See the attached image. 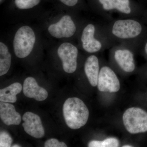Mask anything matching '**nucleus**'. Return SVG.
Returning a JSON list of instances; mask_svg holds the SVG:
<instances>
[{
	"instance_id": "obj_1",
	"label": "nucleus",
	"mask_w": 147,
	"mask_h": 147,
	"mask_svg": "<svg viewBox=\"0 0 147 147\" xmlns=\"http://www.w3.org/2000/svg\"><path fill=\"white\" fill-rule=\"evenodd\" d=\"M102 24L113 46L123 44L137 50L140 47L144 28L137 18H116L110 21H104Z\"/></svg>"
},
{
	"instance_id": "obj_2",
	"label": "nucleus",
	"mask_w": 147,
	"mask_h": 147,
	"mask_svg": "<svg viewBox=\"0 0 147 147\" xmlns=\"http://www.w3.org/2000/svg\"><path fill=\"white\" fill-rule=\"evenodd\" d=\"M79 39L82 49L89 54L99 53L113 46L101 22L86 23L82 27Z\"/></svg>"
},
{
	"instance_id": "obj_3",
	"label": "nucleus",
	"mask_w": 147,
	"mask_h": 147,
	"mask_svg": "<svg viewBox=\"0 0 147 147\" xmlns=\"http://www.w3.org/2000/svg\"><path fill=\"white\" fill-rule=\"evenodd\" d=\"M99 6L95 9L96 14L104 21L115 19L113 15L119 18H137L141 13L131 5L130 0H98Z\"/></svg>"
},
{
	"instance_id": "obj_4",
	"label": "nucleus",
	"mask_w": 147,
	"mask_h": 147,
	"mask_svg": "<svg viewBox=\"0 0 147 147\" xmlns=\"http://www.w3.org/2000/svg\"><path fill=\"white\" fill-rule=\"evenodd\" d=\"M63 115L67 126L71 129H79L86 124L89 111L81 99L69 98L64 103Z\"/></svg>"
},
{
	"instance_id": "obj_5",
	"label": "nucleus",
	"mask_w": 147,
	"mask_h": 147,
	"mask_svg": "<svg viewBox=\"0 0 147 147\" xmlns=\"http://www.w3.org/2000/svg\"><path fill=\"white\" fill-rule=\"evenodd\" d=\"M35 34L32 28L22 26L17 30L13 40L14 53L17 57L24 59L31 53L36 42Z\"/></svg>"
},
{
	"instance_id": "obj_6",
	"label": "nucleus",
	"mask_w": 147,
	"mask_h": 147,
	"mask_svg": "<svg viewBox=\"0 0 147 147\" xmlns=\"http://www.w3.org/2000/svg\"><path fill=\"white\" fill-rule=\"evenodd\" d=\"M123 121L126 130L131 134L147 131V113L141 108L127 109L124 113Z\"/></svg>"
},
{
	"instance_id": "obj_7",
	"label": "nucleus",
	"mask_w": 147,
	"mask_h": 147,
	"mask_svg": "<svg viewBox=\"0 0 147 147\" xmlns=\"http://www.w3.org/2000/svg\"><path fill=\"white\" fill-rule=\"evenodd\" d=\"M137 49L123 44L114 45L110 53L117 65L124 72L131 73L136 68L134 60V52Z\"/></svg>"
},
{
	"instance_id": "obj_8",
	"label": "nucleus",
	"mask_w": 147,
	"mask_h": 147,
	"mask_svg": "<svg viewBox=\"0 0 147 147\" xmlns=\"http://www.w3.org/2000/svg\"><path fill=\"white\" fill-rule=\"evenodd\" d=\"M78 26L70 15L63 16L57 23L50 24L48 32L51 36L57 38H69L76 35Z\"/></svg>"
},
{
	"instance_id": "obj_9",
	"label": "nucleus",
	"mask_w": 147,
	"mask_h": 147,
	"mask_svg": "<svg viewBox=\"0 0 147 147\" xmlns=\"http://www.w3.org/2000/svg\"><path fill=\"white\" fill-rule=\"evenodd\" d=\"M57 54L64 71L68 74L74 73L77 68L78 47L71 42H64L58 47Z\"/></svg>"
},
{
	"instance_id": "obj_10",
	"label": "nucleus",
	"mask_w": 147,
	"mask_h": 147,
	"mask_svg": "<svg viewBox=\"0 0 147 147\" xmlns=\"http://www.w3.org/2000/svg\"><path fill=\"white\" fill-rule=\"evenodd\" d=\"M98 88L100 92H116L120 88V84L115 72L110 67L102 66L100 67L97 83Z\"/></svg>"
},
{
	"instance_id": "obj_11",
	"label": "nucleus",
	"mask_w": 147,
	"mask_h": 147,
	"mask_svg": "<svg viewBox=\"0 0 147 147\" xmlns=\"http://www.w3.org/2000/svg\"><path fill=\"white\" fill-rule=\"evenodd\" d=\"M22 124L24 130L30 136L36 139H40L45 135V130L39 116L32 113L26 112L22 117Z\"/></svg>"
},
{
	"instance_id": "obj_12",
	"label": "nucleus",
	"mask_w": 147,
	"mask_h": 147,
	"mask_svg": "<svg viewBox=\"0 0 147 147\" xmlns=\"http://www.w3.org/2000/svg\"><path fill=\"white\" fill-rule=\"evenodd\" d=\"M23 92L26 97L34 98L37 101H43L48 96L47 90L39 86L35 79L32 77H28L24 81Z\"/></svg>"
},
{
	"instance_id": "obj_13",
	"label": "nucleus",
	"mask_w": 147,
	"mask_h": 147,
	"mask_svg": "<svg viewBox=\"0 0 147 147\" xmlns=\"http://www.w3.org/2000/svg\"><path fill=\"white\" fill-rule=\"evenodd\" d=\"M0 117L7 125H18L21 121V115L16 112L14 105L8 102H0Z\"/></svg>"
},
{
	"instance_id": "obj_14",
	"label": "nucleus",
	"mask_w": 147,
	"mask_h": 147,
	"mask_svg": "<svg viewBox=\"0 0 147 147\" xmlns=\"http://www.w3.org/2000/svg\"><path fill=\"white\" fill-rule=\"evenodd\" d=\"M100 69V63L97 56L94 55L89 56L84 63V70L92 86L96 87L97 86Z\"/></svg>"
},
{
	"instance_id": "obj_15",
	"label": "nucleus",
	"mask_w": 147,
	"mask_h": 147,
	"mask_svg": "<svg viewBox=\"0 0 147 147\" xmlns=\"http://www.w3.org/2000/svg\"><path fill=\"white\" fill-rule=\"evenodd\" d=\"M22 86L19 83H14L10 86L0 90L1 102L14 103L17 100L16 95L20 93Z\"/></svg>"
},
{
	"instance_id": "obj_16",
	"label": "nucleus",
	"mask_w": 147,
	"mask_h": 147,
	"mask_svg": "<svg viewBox=\"0 0 147 147\" xmlns=\"http://www.w3.org/2000/svg\"><path fill=\"white\" fill-rule=\"evenodd\" d=\"M11 56L7 46L0 42V76L7 73L11 65Z\"/></svg>"
},
{
	"instance_id": "obj_17",
	"label": "nucleus",
	"mask_w": 147,
	"mask_h": 147,
	"mask_svg": "<svg viewBox=\"0 0 147 147\" xmlns=\"http://www.w3.org/2000/svg\"><path fill=\"white\" fill-rule=\"evenodd\" d=\"M119 146V142L116 138L110 137L103 140H93L89 143V147H117Z\"/></svg>"
},
{
	"instance_id": "obj_18",
	"label": "nucleus",
	"mask_w": 147,
	"mask_h": 147,
	"mask_svg": "<svg viewBox=\"0 0 147 147\" xmlns=\"http://www.w3.org/2000/svg\"><path fill=\"white\" fill-rule=\"evenodd\" d=\"M41 0H15L14 3L17 8L20 9H30L36 6Z\"/></svg>"
},
{
	"instance_id": "obj_19",
	"label": "nucleus",
	"mask_w": 147,
	"mask_h": 147,
	"mask_svg": "<svg viewBox=\"0 0 147 147\" xmlns=\"http://www.w3.org/2000/svg\"><path fill=\"white\" fill-rule=\"evenodd\" d=\"M12 142L13 139L8 133L5 131H1L0 134V147H11Z\"/></svg>"
},
{
	"instance_id": "obj_20",
	"label": "nucleus",
	"mask_w": 147,
	"mask_h": 147,
	"mask_svg": "<svg viewBox=\"0 0 147 147\" xmlns=\"http://www.w3.org/2000/svg\"><path fill=\"white\" fill-rule=\"evenodd\" d=\"M45 147H67V146L63 142H59L56 139H50L47 140L44 144Z\"/></svg>"
},
{
	"instance_id": "obj_21",
	"label": "nucleus",
	"mask_w": 147,
	"mask_h": 147,
	"mask_svg": "<svg viewBox=\"0 0 147 147\" xmlns=\"http://www.w3.org/2000/svg\"><path fill=\"white\" fill-rule=\"evenodd\" d=\"M65 5L68 7L75 6L78 4L79 0H59Z\"/></svg>"
},
{
	"instance_id": "obj_22",
	"label": "nucleus",
	"mask_w": 147,
	"mask_h": 147,
	"mask_svg": "<svg viewBox=\"0 0 147 147\" xmlns=\"http://www.w3.org/2000/svg\"><path fill=\"white\" fill-rule=\"evenodd\" d=\"M144 47L145 53L147 55V41L146 42V43H145Z\"/></svg>"
},
{
	"instance_id": "obj_23",
	"label": "nucleus",
	"mask_w": 147,
	"mask_h": 147,
	"mask_svg": "<svg viewBox=\"0 0 147 147\" xmlns=\"http://www.w3.org/2000/svg\"><path fill=\"white\" fill-rule=\"evenodd\" d=\"M123 147H133V146H131V145H124V146H123Z\"/></svg>"
},
{
	"instance_id": "obj_24",
	"label": "nucleus",
	"mask_w": 147,
	"mask_h": 147,
	"mask_svg": "<svg viewBox=\"0 0 147 147\" xmlns=\"http://www.w3.org/2000/svg\"><path fill=\"white\" fill-rule=\"evenodd\" d=\"M12 147H21V146H19V145H18V144H15V145H13V146H12Z\"/></svg>"
}]
</instances>
